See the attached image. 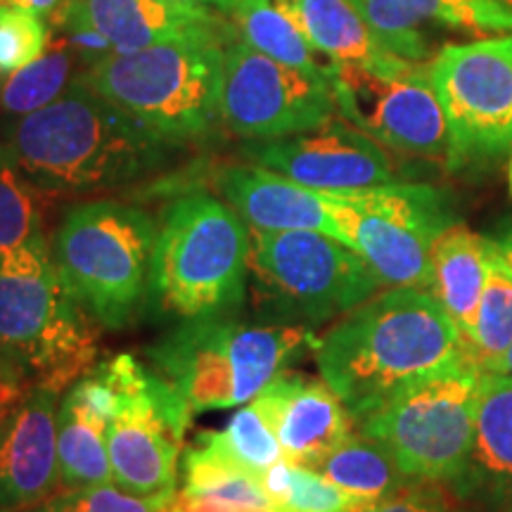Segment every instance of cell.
<instances>
[{
	"label": "cell",
	"instance_id": "6da1fadb",
	"mask_svg": "<svg viewBox=\"0 0 512 512\" xmlns=\"http://www.w3.org/2000/svg\"><path fill=\"white\" fill-rule=\"evenodd\" d=\"M176 147L102 98L83 74L48 107L0 126L8 162L50 195L138 181L169 162Z\"/></svg>",
	"mask_w": 512,
	"mask_h": 512
},
{
	"label": "cell",
	"instance_id": "7a4b0ae2",
	"mask_svg": "<svg viewBox=\"0 0 512 512\" xmlns=\"http://www.w3.org/2000/svg\"><path fill=\"white\" fill-rule=\"evenodd\" d=\"M316 363L358 422L392 396L467 354L463 337L432 292L392 287L344 313L318 339Z\"/></svg>",
	"mask_w": 512,
	"mask_h": 512
},
{
	"label": "cell",
	"instance_id": "3957f363",
	"mask_svg": "<svg viewBox=\"0 0 512 512\" xmlns=\"http://www.w3.org/2000/svg\"><path fill=\"white\" fill-rule=\"evenodd\" d=\"M316 342L304 325L252 323L230 311L183 320L145 354L183 394L192 413H207L256 399Z\"/></svg>",
	"mask_w": 512,
	"mask_h": 512
},
{
	"label": "cell",
	"instance_id": "277c9868",
	"mask_svg": "<svg viewBox=\"0 0 512 512\" xmlns=\"http://www.w3.org/2000/svg\"><path fill=\"white\" fill-rule=\"evenodd\" d=\"M79 382L107 420L112 484L140 498L176 494L178 463L192 408L157 368L131 354L95 363Z\"/></svg>",
	"mask_w": 512,
	"mask_h": 512
},
{
	"label": "cell",
	"instance_id": "5b68a950",
	"mask_svg": "<svg viewBox=\"0 0 512 512\" xmlns=\"http://www.w3.org/2000/svg\"><path fill=\"white\" fill-rule=\"evenodd\" d=\"M95 320L57 273L48 242L0 252V354L64 394L98 363Z\"/></svg>",
	"mask_w": 512,
	"mask_h": 512
},
{
	"label": "cell",
	"instance_id": "8992f818",
	"mask_svg": "<svg viewBox=\"0 0 512 512\" xmlns=\"http://www.w3.org/2000/svg\"><path fill=\"white\" fill-rule=\"evenodd\" d=\"M235 36H195L114 53L83 76L128 117L183 145L209 136L221 121L223 55Z\"/></svg>",
	"mask_w": 512,
	"mask_h": 512
},
{
	"label": "cell",
	"instance_id": "52a82bcc",
	"mask_svg": "<svg viewBox=\"0 0 512 512\" xmlns=\"http://www.w3.org/2000/svg\"><path fill=\"white\" fill-rule=\"evenodd\" d=\"M252 230L207 192L178 197L157 228L152 302L181 320L238 311L245 302Z\"/></svg>",
	"mask_w": 512,
	"mask_h": 512
},
{
	"label": "cell",
	"instance_id": "ba28073f",
	"mask_svg": "<svg viewBox=\"0 0 512 512\" xmlns=\"http://www.w3.org/2000/svg\"><path fill=\"white\" fill-rule=\"evenodd\" d=\"M155 242L157 226L143 209L98 200L64 214L50 252L81 309L102 328L121 330L152 299Z\"/></svg>",
	"mask_w": 512,
	"mask_h": 512
},
{
	"label": "cell",
	"instance_id": "9c48e42d",
	"mask_svg": "<svg viewBox=\"0 0 512 512\" xmlns=\"http://www.w3.org/2000/svg\"><path fill=\"white\" fill-rule=\"evenodd\" d=\"M249 275L261 316L304 328L354 311L382 285L361 254L316 230L252 233Z\"/></svg>",
	"mask_w": 512,
	"mask_h": 512
},
{
	"label": "cell",
	"instance_id": "30bf717a",
	"mask_svg": "<svg viewBox=\"0 0 512 512\" xmlns=\"http://www.w3.org/2000/svg\"><path fill=\"white\" fill-rule=\"evenodd\" d=\"M482 370L470 356L392 396L356 422L420 484L463 482L475 437Z\"/></svg>",
	"mask_w": 512,
	"mask_h": 512
},
{
	"label": "cell",
	"instance_id": "8fae6325",
	"mask_svg": "<svg viewBox=\"0 0 512 512\" xmlns=\"http://www.w3.org/2000/svg\"><path fill=\"white\" fill-rule=\"evenodd\" d=\"M349 245L389 287H432L434 240L451 226L444 195L430 185L384 183L325 192Z\"/></svg>",
	"mask_w": 512,
	"mask_h": 512
},
{
	"label": "cell",
	"instance_id": "7c38bea8",
	"mask_svg": "<svg viewBox=\"0 0 512 512\" xmlns=\"http://www.w3.org/2000/svg\"><path fill=\"white\" fill-rule=\"evenodd\" d=\"M330 83L337 112L380 145L427 159L451 152L430 62H411L392 53L370 62H342L332 67Z\"/></svg>",
	"mask_w": 512,
	"mask_h": 512
},
{
	"label": "cell",
	"instance_id": "4fadbf2b",
	"mask_svg": "<svg viewBox=\"0 0 512 512\" xmlns=\"http://www.w3.org/2000/svg\"><path fill=\"white\" fill-rule=\"evenodd\" d=\"M337 114L330 76L268 57L238 36L223 55L221 124L245 140H275L323 126Z\"/></svg>",
	"mask_w": 512,
	"mask_h": 512
},
{
	"label": "cell",
	"instance_id": "5bb4252c",
	"mask_svg": "<svg viewBox=\"0 0 512 512\" xmlns=\"http://www.w3.org/2000/svg\"><path fill=\"white\" fill-rule=\"evenodd\" d=\"M458 164L512 145V34L446 43L430 62Z\"/></svg>",
	"mask_w": 512,
	"mask_h": 512
},
{
	"label": "cell",
	"instance_id": "9a60e30c",
	"mask_svg": "<svg viewBox=\"0 0 512 512\" xmlns=\"http://www.w3.org/2000/svg\"><path fill=\"white\" fill-rule=\"evenodd\" d=\"M242 155L320 192L363 190L394 181V166L384 145L344 117H332L297 136L249 140Z\"/></svg>",
	"mask_w": 512,
	"mask_h": 512
},
{
	"label": "cell",
	"instance_id": "2e32d148",
	"mask_svg": "<svg viewBox=\"0 0 512 512\" xmlns=\"http://www.w3.org/2000/svg\"><path fill=\"white\" fill-rule=\"evenodd\" d=\"M60 401L55 389L31 384L0 434V512H31L60 494Z\"/></svg>",
	"mask_w": 512,
	"mask_h": 512
},
{
	"label": "cell",
	"instance_id": "e0dca14e",
	"mask_svg": "<svg viewBox=\"0 0 512 512\" xmlns=\"http://www.w3.org/2000/svg\"><path fill=\"white\" fill-rule=\"evenodd\" d=\"M290 463L316 467L354 430L356 420L323 377L280 373L256 396Z\"/></svg>",
	"mask_w": 512,
	"mask_h": 512
},
{
	"label": "cell",
	"instance_id": "ac0fdd59",
	"mask_svg": "<svg viewBox=\"0 0 512 512\" xmlns=\"http://www.w3.org/2000/svg\"><path fill=\"white\" fill-rule=\"evenodd\" d=\"M380 46L396 57H430L434 31L512 34V10L491 0H354Z\"/></svg>",
	"mask_w": 512,
	"mask_h": 512
},
{
	"label": "cell",
	"instance_id": "d6986e66",
	"mask_svg": "<svg viewBox=\"0 0 512 512\" xmlns=\"http://www.w3.org/2000/svg\"><path fill=\"white\" fill-rule=\"evenodd\" d=\"M216 188L252 233L316 230L351 247L325 192L294 183L259 164L223 166L216 174Z\"/></svg>",
	"mask_w": 512,
	"mask_h": 512
},
{
	"label": "cell",
	"instance_id": "ffe728a7",
	"mask_svg": "<svg viewBox=\"0 0 512 512\" xmlns=\"http://www.w3.org/2000/svg\"><path fill=\"white\" fill-rule=\"evenodd\" d=\"M91 22L117 53H136L157 43L195 36L235 34L207 5L181 0H81Z\"/></svg>",
	"mask_w": 512,
	"mask_h": 512
},
{
	"label": "cell",
	"instance_id": "44dd1931",
	"mask_svg": "<svg viewBox=\"0 0 512 512\" xmlns=\"http://www.w3.org/2000/svg\"><path fill=\"white\" fill-rule=\"evenodd\" d=\"M486 278V238L453 221L432 247L430 292L444 306L470 354Z\"/></svg>",
	"mask_w": 512,
	"mask_h": 512
},
{
	"label": "cell",
	"instance_id": "7402d4cb",
	"mask_svg": "<svg viewBox=\"0 0 512 512\" xmlns=\"http://www.w3.org/2000/svg\"><path fill=\"white\" fill-rule=\"evenodd\" d=\"M57 456L60 494L112 484L107 420L95 413L76 382L62 394L57 411Z\"/></svg>",
	"mask_w": 512,
	"mask_h": 512
},
{
	"label": "cell",
	"instance_id": "603a6c76",
	"mask_svg": "<svg viewBox=\"0 0 512 512\" xmlns=\"http://www.w3.org/2000/svg\"><path fill=\"white\" fill-rule=\"evenodd\" d=\"M491 494H512V377L482 373L477 392L475 437L463 482Z\"/></svg>",
	"mask_w": 512,
	"mask_h": 512
},
{
	"label": "cell",
	"instance_id": "cb8c5ba5",
	"mask_svg": "<svg viewBox=\"0 0 512 512\" xmlns=\"http://www.w3.org/2000/svg\"><path fill=\"white\" fill-rule=\"evenodd\" d=\"M230 17L240 41L273 60L325 76L335 67L311 43L292 0H242Z\"/></svg>",
	"mask_w": 512,
	"mask_h": 512
},
{
	"label": "cell",
	"instance_id": "d4e9b609",
	"mask_svg": "<svg viewBox=\"0 0 512 512\" xmlns=\"http://www.w3.org/2000/svg\"><path fill=\"white\" fill-rule=\"evenodd\" d=\"M358 505H370L413 489L415 482L401 470L392 453L366 434H349L335 451L313 467Z\"/></svg>",
	"mask_w": 512,
	"mask_h": 512
},
{
	"label": "cell",
	"instance_id": "484cf974",
	"mask_svg": "<svg viewBox=\"0 0 512 512\" xmlns=\"http://www.w3.org/2000/svg\"><path fill=\"white\" fill-rule=\"evenodd\" d=\"M311 43L325 60L370 62L389 55L361 17L354 0H292Z\"/></svg>",
	"mask_w": 512,
	"mask_h": 512
},
{
	"label": "cell",
	"instance_id": "4316f807",
	"mask_svg": "<svg viewBox=\"0 0 512 512\" xmlns=\"http://www.w3.org/2000/svg\"><path fill=\"white\" fill-rule=\"evenodd\" d=\"M76 69L83 72V64L67 36L53 38L41 57L17 69L15 74L5 76L3 88H0L3 121L27 117L31 112L48 107L79 79L81 74H76Z\"/></svg>",
	"mask_w": 512,
	"mask_h": 512
},
{
	"label": "cell",
	"instance_id": "83f0119b",
	"mask_svg": "<svg viewBox=\"0 0 512 512\" xmlns=\"http://www.w3.org/2000/svg\"><path fill=\"white\" fill-rule=\"evenodd\" d=\"M197 441H200L197 446L219 458L221 463L245 470L259 482L273 465L287 460L283 446L275 439L271 425H268L264 411L256 406V401L245 403L223 430L204 432Z\"/></svg>",
	"mask_w": 512,
	"mask_h": 512
},
{
	"label": "cell",
	"instance_id": "f1b7e54d",
	"mask_svg": "<svg viewBox=\"0 0 512 512\" xmlns=\"http://www.w3.org/2000/svg\"><path fill=\"white\" fill-rule=\"evenodd\" d=\"M512 344V268L498 252L496 242L486 238V278L479 299L475 337L470 358L482 373L501 358Z\"/></svg>",
	"mask_w": 512,
	"mask_h": 512
},
{
	"label": "cell",
	"instance_id": "f546056e",
	"mask_svg": "<svg viewBox=\"0 0 512 512\" xmlns=\"http://www.w3.org/2000/svg\"><path fill=\"white\" fill-rule=\"evenodd\" d=\"M275 512H349L356 503L330 479L306 465L280 460L261 477Z\"/></svg>",
	"mask_w": 512,
	"mask_h": 512
},
{
	"label": "cell",
	"instance_id": "4dcf8cb0",
	"mask_svg": "<svg viewBox=\"0 0 512 512\" xmlns=\"http://www.w3.org/2000/svg\"><path fill=\"white\" fill-rule=\"evenodd\" d=\"M46 240L38 190L0 150V252Z\"/></svg>",
	"mask_w": 512,
	"mask_h": 512
},
{
	"label": "cell",
	"instance_id": "1f68e13d",
	"mask_svg": "<svg viewBox=\"0 0 512 512\" xmlns=\"http://www.w3.org/2000/svg\"><path fill=\"white\" fill-rule=\"evenodd\" d=\"M50 22L19 5L0 8V74L27 67L50 46Z\"/></svg>",
	"mask_w": 512,
	"mask_h": 512
},
{
	"label": "cell",
	"instance_id": "d6a6232c",
	"mask_svg": "<svg viewBox=\"0 0 512 512\" xmlns=\"http://www.w3.org/2000/svg\"><path fill=\"white\" fill-rule=\"evenodd\" d=\"M169 498H140L117 484H100L91 489L62 491L31 512H159Z\"/></svg>",
	"mask_w": 512,
	"mask_h": 512
},
{
	"label": "cell",
	"instance_id": "836d02e7",
	"mask_svg": "<svg viewBox=\"0 0 512 512\" xmlns=\"http://www.w3.org/2000/svg\"><path fill=\"white\" fill-rule=\"evenodd\" d=\"M31 377L17 361L0 354V434L31 389Z\"/></svg>",
	"mask_w": 512,
	"mask_h": 512
},
{
	"label": "cell",
	"instance_id": "e575fe53",
	"mask_svg": "<svg viewBox=\"0 0 512 512\" xmlns=\"http://www.w3.org/2000/svg\"><path fill=\"white\" fill-rule=\"evenodd\" d=\"M349 512H460L448 505L444 498L430 491H422L418 486L403 491L399 496L384 498V501L370 503V505H358V508Z\"/></svg>",
	"mask_w": 512,
	"mask_h": 512
},
{
	"label": "cell",
	"instance_id": "d590c367",
	"mask_svg": "<svg viewBox=\"0 0 512 512\" xmlns=\"http://www.w3.org/2000/svg\"><path fill=\"white\" fill-rule=\"evenodd\" d=\"M67 3L69 0H15V5H19V8H27L31 12H36V15L48 19V22H53V19L60 15Z\"/></svg>",
	"mask_w": 512,
	"mask_h": 512
},
{
	"label": "cell",
	"instance_id": "8d00e7d4",
	"mask_svg": "<svg viewBox=\"0 0 512 512\" xmlns=\"http://www.w3.org/2000/svg\"><path fill=\"white\" fill-rule=\"evenodd\" d=\"M496 242L498 252H501V256L505 259V264H508L512 268V219L505 221L501 226V233L496 235V238H491Z\"/></svg>",
	"mask_w": 512,
	"mask_h": 512
},
{
	"label": "cell",
	"instance_id": "74e56055",
	"mask_svg": "<svg viewBox=\"0 0 512 512\" xmlns=\"http://www.w3.org/2000/svg\"><path fill=\"white\" fill-rule=\"evenodd\" d=\"M181 3H192V5H207V8H219V10H226L228 15L233 12L242 0H181Z\"/></svg>",
	"mask_w": 512,
	"mask_h": 512
},
{
	"label": "cell",
	"instance_id": "f35d334b",
	"mask_svg": "<svg viewBox=\"0 0 512 512\" xmlns=\"http://www.w3.org/2000/svg\"><path fill=\"white\" fill-rule=\"evenodd\" d=\"M489 373H498V375H508V377H512V344H510V349L505 351V354H503L501 358H498L494 366H491Z\"/></svg>",
	"mask_w": 512,
	"mask_h": 512
},
{
	"label": "cell",
	"instance_id": "ab89813d",
	"mask_svg": "<svg viewBox=\"0 0 512 512\" xmlns=\"http://www.w3.org/2000/svg\"><path fill=\"white\" fill-rule=\"evenodd\" d=\"M491 3H498V5H503V8L512 10V0H491Z\"/></svg>",
	"mask_w": 512,
	"mask_h": 512
},
{
	"label": "cell",
	"instance_id": "60d3db41",
	"mask_svg": "<svg viewBox=\"0 0 512 512\" xmlns=\"http://www.w3.org/2000/svg\"><path fill=\"white\" fill-rule=\"evenodd\" d=\"M3 81H5V76H3V74H0V88H3Z\"/></svg>",
	"mask_w": 512,
	"mask_h": 512
},
{
	"label": "cell",
	"instance_id": "b9f144b4",
	"mask_svg": "<svg viewBox=\"0 0 512 512\" xmlns=\"http://www.w3.org/2000/svg\"><path fill=\"white\" fill-rule=\"evenodd\" d=\"M510 512H512V510H510Z\"/></svg>",
	"mask_w": 512,
	"mask_h": 512
}]
</instances>
